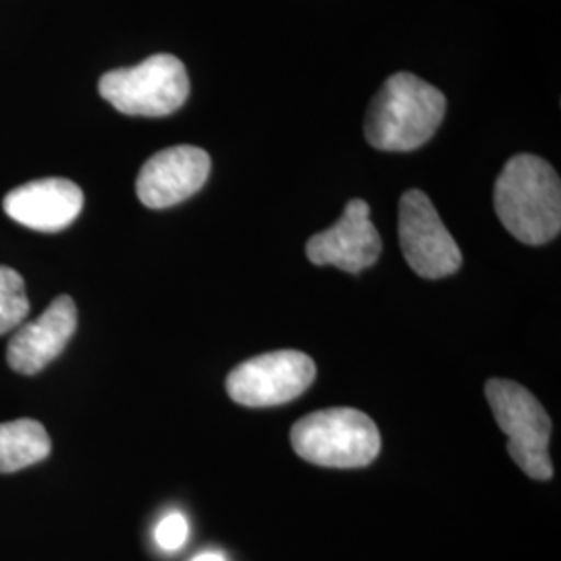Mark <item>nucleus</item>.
Wrapping results in <instances>:
<instances>
[{"label": "nucleus", "instance_id": "1", "mask_svg": "<svg viewBox=\"0 0 561 561\" xmlns=\"http://www.w3.org/2000/svg\"><path fill=\"white\" fill-rule=\"evenodd\" d=\"M495 210L503 227L526 245L556 240L561 229L560 175L535 154H518L495 183Z\"/></svg>", "mask_w": 561, "mask_h": 561}, {"label": "nucleus", "instance_id": "2", "mask_svg": "<svg viewBox=\"0 0 561 561\" xmlns=\"http://www.w3.org/2000/svg\"><path fill=\"white\" fill-rule=\"evenodd\" d=\"M442 90L412 73H396L370 102L364 136L385 152H410L435 136L445 117Z\"/></svg>", "mask_w": 561, "mask_h": 561}, {"label": "nucleus", "instance_id": "3", "mask_svg": "<svg viewBox=\"0 0 561 561\" xmlns=\"http://www.w3.org/2000/svg\"><path fill=\"white\" fill-rule=\"evenodd\" d=\"M291 445L301 460L322 468H364L381 451L375 421L354 408H331L294 424Z\"/></svg>", "mask_w": 561, "mask_h": 561}, {"label": "nucleus", "instance_id": "4", "mask_svg": "<svg viewBox=\"0 0 561 561\" xmlns=\"http://www.w3.org/2000/svg\"><path fill=\"white\" fill-rule=\"evenodd\" d=\"M99 92L123 115L167 117L187 101L190 78L178 57L154 55L136 67L104 73Z\"/></svg>", "mask_w": 561, "mask_h": 561}, {"label": "nucleus", "instance_id": "5", "mask_svg": "<svg viewBox=\"0 0 561 561\" xmlns=\"http://www.w3.org/2000/svg\"><path fill=\"white\" fill-rule=\"evenodd\" d=\"M484 396L493 410V416L507 435V451L524 474L537 481L553 477V463L549 458L551 419L541 401L526 387L505 379H491L484 385Z\"/></svg>", "mask_w": 561, "mask_h": 561}, {"label": "nucleus", "instance_id": "6", "mask_svg": "<svg viewBox=\"0 0 561 561\" xmlns=\"http://www.w3.org/2000/svg\"><path fill=\"white\" fill-rule=\"evenodd\" d=\"M317 379V364L298 350H279L236 366L227 377L229 398L245 408H271L300 398Z\"/></svg>", "mask_w": 561, "mask_h": 561}, {"label": "nucleus", "instance_id": "7", "mask_svg": "<svg viewBox=\"0 0 561 561\" xmlns=\"http://www.w3.org/2000/svg\"><path fill=\"white\" fill-rule=\"evenodd\" d=\"M400 245L410 268L424 279H443L460 271V248L421 190L401 196Z\"/></svg>", "mask_w": 561, "mask_h": 561}, {"label": "nucleus", "instance_id": "8", "mask_svg": "<svg viewBox=\"0 0 561 561\" xmlns=\"http://www.w3.org/2000/svg\"><path fill=\"white\" fill-rule=\"evenodd\" d=\"M382 241L370 221V206L364 201L347 202L340 221L312 236L306 243L308 261L317 266H337L345 273H362L379 261Z\"/></svg>", "mask_w": 561, "mask_h": 561}, {"label": "nucleus", "instance_id": "9", "mask_svg": "<svg viewBox=\"0 0 561 561\" xmlns=\"http://www.w3.org/2000/svg\"><path fill=\"white\" fill-rule=\"evenodd\" d=\"M210 175V157L198 146H173L150 157L136 181L144 206L161 210L198 194Z\"/></svg>", "mask_w": 561, "mask_h": 561}, {"label": "nucleus", "instance_id": "10", "mask_svg": "<svg viewBox=\"0 0 561 561\" xmlns=\"http://www.w3.org/2000/svg\"><path fill=\"white\" fill-rule=\"evenodd\" d=\"M78 329V306L73 298L59 296L36 321L23 324L9 341L7 362L20 375H36L60 352Z\"/></svg>", "mask_w": 561, "mask_h": 561}, {"label": "nucleus", "instance_id": "11", "mask_svg": "<svg viewBox=\"0 0 561 561\" xmlns=\"http://www.w3.org/2000/svg\"><path fill=\"white\" fill-rule=\"evenodd\" d=\"M4 213L15 222L42 233H57L80 217L83 192L73 181L48 178L30 181L9 192Z\"/></svg>", "mask_w": 561, "mask_h": 561}, {"label": "nucleus", "instance_id": "12", "mask_svg": "<svg viewBox=\"0 0 561 561\" xmlns=\"http://www.w3.org/2000/svg\"><path fill=\"white\" fill-rule=\"evenodd\" d=\"M50 449L53 442L42 422L20 419L0 424V474L46 460Z\"/></svg>", "mask_w": 561, "mask_h": 561}, {"label": "nucleus", "instance_id": "13", "mask_svg": "<svg viewBox=\"0 0 561 561\" xmlns=\"http://www.w3.org/2000/svg\"><path fill=\"white\" fill-rule=\"evenodd\" d=\"M30 314L25 280L18 271L0 266V335L18 329Z\"/></svg>", "mask_w": 561, "mask_h": 561}, {"label": "nucleus", "instance_id": "14", "mask_svg": "<svg viewBox=\"0 0 561 561\" xmlns=\"http://www.w3.org/2000/svg\"><path fill=\"white\" fill-rule=\"evenodd\" d=\"M190 539V524L181 512H171L154 528V541L162 551H180Z\"/></svg>", "mask_w": 561, "mask_h": 561}, {"label": "nucleus", "instance_id": "15", "mask_svg": "<svg viewBox=\"0 0 561 561\" xmlns=\"http://www.w3.org/2000/svg\"><path fill=\"white\" fill-rule=\"evenodd\" d=\"M192 561H227V558L219 553V551H204V553H198Z\"/></svg>", "mask_w": 561, "mask_h": 561}]
</instances>
